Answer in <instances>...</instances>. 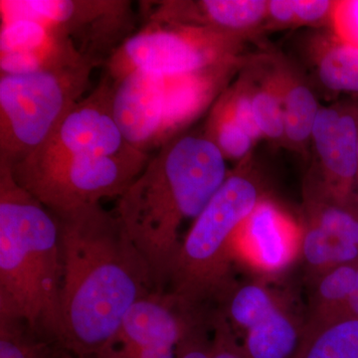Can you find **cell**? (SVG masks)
Wrapping results in <instances>:
<instances>
[{
	"label": "cell",
	"mask_w": 358,
	"mask_h": 358,
	"mask_svg": "<svg viewBox=\"0 0 358 358\" xmlns=\"http://www.w3.org/2000/svg\"><path fill=\"white\" fill-rule=\"evenodd\" d=\"M54 215L60 230L65 348L77 358H94L134 303L155 291L154 281L115 212L96 203Z\"/></svg>",
	"instance_id": "cell-1"
},
{
	"label": "cell",
	"mask_w": 358,
	"mask_h": 358,
	"mask_svg": "<svg viewBox=\"0 0 358 358\" xmlns=\"http://www.w3.org/2000/svg\"><path fill=\"white\" fill-rule=\"evenodd\" d=\"M229 176L226 159L204 134L176 136L157 150L117 199L115 214L145 258L155 292H166L179 229L201 213Z\"/></svg>",
	"instance_id": "cell-2"
},
{
	"label": "cell",
	"mask_w": 358,
	"mask_h": 358,
	"mask_svg": "<svg viewBox=\"0 0 358 358\" xmlns=\"http://www.w3.org/2000/svg\"><path fill=\"white\" fill-rule=\"evenodd\" d=\"M61 285L57 218L0 164V317L65 348Z\"/></svg>",
	"instance_id": "cell-3"
},
{
	"label": "cell",
	"mask_w": 358,
	"mask_h": 358,
	"mask_svg": "<svg viewBox=\"0 0 358 358\" xmlns=\"http://www.w3.org/2000/svg\"><path fill=\"white\" fill-rule=\"evenodd\" d=\"M261 199L255 181L243 173L229 174L193 221L171 265L166 291L186 310H208L212 303H223L234 288V235Z\"/></svg>",
	"instance_id": "cell-4"
},
{
	"label": "cell",
	"mask_w": 358,
	"mask_h": 358,
	"mask_svg": "<svg viewBox=\"0 0 358 358\" xmlns=\"http://www.w3.org/2000/svg\"><path fill=\"white\" fill-rule=\"evenodd\" d=\"M96 66L0 75V162L13 166L48 141L88 89Z\"/></svg>",
	"instance_id": "cell-5"
},
{
	"label": "cell",
	"mask_w": 358,
	"mask_h": 358,
	"mask_svg": "<svg viewBox=\"0 0 358 358\" xmlns=\"http://www.w3.org/2000/svg\"><path fill=\"white\" fill-rule=\"evenodd\" d=\"M243 34L176 23H145L106 62L113 82L131 72L192 74L238 64Z\"/></svg>",
	"instance_id": "cell-6"
},
{
	"label": "cell",
	"mask_w": 358,
	"mask_h": 358,
	"mask_svg": "<svg viewBox=\"0 0 358 358\" xmlns=\"http://www.w3.org/2000/svg\"><path fill=\"white\" fill-rule=\"evenodd\" d=\"M150 154L131 148L114 155L79 157L41 166L10 167L16 182L54 214L120 196L140 176Z\"/></svg>",
	"instance_id": "cell-7"
},
{
	"label": "cell",
	"mask_w": 358,
	"mask_h": 358,
	"mask_svg": "<svg viewBox=\"0 0 358 358\" xmlns=\"http://www.w3.org/2000/svg\"><path fill=\"white\" fill-rule=\"evenodd\" d=\"M0 11L1 21L32 17L48 23L98 67L136 33L128 0H1Z\"/></svg>",
	"instance_id": "cell-8"
},
{
	"label": "cell",
	"mask_w": 358,
	"mask_h": 358,
	"mask_svg": "<svg viewBox=\"0 0 358 358\" xmlns=\"http://www.w3.org/2000/svg\"><path fill=\"white\" fill-rule=\"evenodd\" d=\"M114 84L107 75L65 115L34 154L10 166H41L79 157L114 155L133 148L127 143L113 110Z\"/></svg>",
	"instance_id": "cell-9"
},
{
	"label": "cell",
	"mask_w": 358,
	"mask_h": 358,
	"mask_svg": "<svg viewBox=\"0 0 358 358\" xmlns=\"http://www.w3.org/2000/svg\"><path fill=\"white\" fill-rule=\"evenodd\" d=\"M113 84V110L127 143L145 154L159 150L166 143V78L136 71Z\"/></svg>",
	"instance_id": "cell-10"
},
{
	"label": "cell",
	"mask_w": 358,
	"mask_h": 358,
	"mask_svg": "<svg viewBox=\"0 0 358 358\" xmlns=\"http://www.w3.org/2000/svg\"><path fill=\"white\" fill-rule=\"evenodd\" d=\"M85 63L95 65L48 23L32 17L1 21L0 75L29 74Z\"/></svg>",
	"instance_id": "cell-11"
},
{
	"label": "cell",
	"mask_w": 358,
	"mask_h": 358,
	"mask_svg": "<svg viewBox=\"0 0 358 358\" xmlns=\"http://www.w3.org/2000/svg\"><path fill=\"white\" fill-rule=\"evenodd\" d=\"M324 178V192L338 201L357 199L358 109L320 108L312 138Z\"/></svg>",
	"instance_id": "cell-12"
},
{
	"label": "cell",
	"mask_w": 358,
	"mask_h": 358,
	"mask_svg": "<svg viewBox=\"0 0 358 358\" xmlns=\"http://www.w3.org/2000/svg\"><path fill=\"white\" fill-rule=\"evenodd\" d=\"M293 219L272 201L261 199L234 235L235 250L266 272H278L291 263L300 239Z\"/></svg>",
	"instance_id": "cell-13"
},
{
	"label": "cell",
	"mask_w": 358,
	"mask_h": 358,
	"mask_svg": "<svg viewBox=\"0 0 358 358\" xmlns=\"http://www.w3.org/2000/svg\"><path fill=\"white\" fill-rule=\"evenodd\" d=\"M145 23H176L213 28L243 34L268 16V1L263 0H200V1L145 2Z\"/></svg>",
	"instance_id": "cell-14"
},
{
	"label": "cell",
	"mask_w": 358,
	"mask_h": 358,
	"mask_svg": "<svg viewBox=\"0 0 358 358\" xmlns=\"http://www.w3.org/2000/svg\"><path fill=\"white\" fill-rule=\"evenodd\" d=\"M294 358H358V320L345 315H313L303 327Z\"/></svg>",
	"instance_id": "cell-15"
},
{
	"label": "cell",
	"mask_w": 358,
	"mask_h": 358,
	"mask_svg": "<svg viewBox=\"0 0 358 358\" xmlns=\"http://www.w3.org/2000/svg\"><path fill=\"white\" fill-rule=\"evenodd\" d=\"M303 329L277 308L260 324L247 331L242 348L248 358H294Z\"/></svg>",
	"instance_id": "cell-16"
},
{
	"label": "cell",
	"mask_w": 358,
	"mask_h": 358,
	"mask_svg": "<svg viewBox=\"0 0 358 358\" xmlns=\"http://www.w3.org/2000/svg\"><path fill=\"white\" fill-rule=\"evenodd\" d=\"M281 77L284 106L285 140L292 147L303 148L312 138L320 108L313 92L286 68H278Z\"/></svg>",
	"instance_id": "cell-17"
},
{
	"label": "cell",
	"mask_w": 358,
	"mask_h": 358,
	"mask_svg": "<svg viewBox=\"0 0 358 358\" xmlns=\"http://www.w3.org/2000/svg\"><path fill=\"white\" fill-rule=\"evenodd\" d=\"M0 358H77L21 320L0 317Z\"/></svg>",
	"instance_id": "cell-18"
},
{
	"label": "cell",
	"mask_w": 358,
	"mask_h": 358,
	"mask_svg": "<svg viewBox=\"0 0 358 358\" xmlns=\"http://www.w3.org/2000/svg\"><path fill=\"white\" fill-rule=\"evenodd\" d=\"M317 72L326 88L358 95V49L334 36L317 56Z\"/></svg>",
	"instance_id": "cell-19"
},
{
	"label": "cell",
	"mask_w": 358,
	"mask_h": 358,
	"mask_svg": "<svg viewBox=\"0 0 358 358\" xmlns=\"http://www.w3.org/2000/svg\"><path fill=\"white\" fill-rule=\"evenodd\" d=\"M301 252L308 265L322 274L345 264L358 263V247L308 223L301 237Z\"/></svg>",
	"instance_id": "cell-20"
},
{
	"label": "cell",
	"mask_w": 358,
	"mask_h": 358,
	"mask_svg": "<svg viewBox=\"0 0 358 358\" xmlns=\"http://www.w3.org/2000/svg\"><path fill=\"white\" fill-rule=\"evenodd\" d=\"M226 319L242 329L249 331L260 324L278 308L267 289L259 284L234 287L222 303Z\"/></svg>",
	"instance_id": "cell-21"
},
{
	"label": "cell",
	"mask_w": 358,
	"mask_h": 358,
	"mask_svg": "<svg viewBox=\"0 0 358 358\" xmlns=\"http://www.w3.org/2000/svg\"><path fill=\"white\" fill-rule=\"evenodd\" d=\"M251 103L262 138L285 140L284 106L279 69L268 75L260 88L251 92Z\"/></svg>",
	"instance_id": "cell-22"
},
{
	"label": "cell",
	"mask_w": 358,
	"mask_h": 358,
	"mask_svg": "<svg viewBox=\"0 0 358 358\" xmlns=\"http://www.w3.org/2000/svg\"><path fill=\"white\" fill-rule=\"evenodd\" d=\"M204 136L220 150L226 159H243L256 143L220 101L211 110Z\"/></svg>",
	"instance_id": "cell-23"
},
{
	"label": "cell",
	"mask_w": 358,
	"mask_h": 358,
	"mask_svg": "<svg viewBox=\"0 0 358 358\" xmlns=\"http://www.w3.org/2000/svg\"><path fill=\"white\" fill-rule=\"evenodd\" d=\"M358 263L345 264L320 274L315 289V315H345L346 303L355 288Z\"/></svg>",
	"instance_id": "cell-24"
},
{
	"label": "cell",
	"mask_w": 358,
	"mask_h": 358,
	"mask_svg": "<svg viewBox=\"0 0 358 358\" xmlns=\"http://www.w3.org/2000/svg\"><path fill=\"white\" fill-rule=\"evenodd\" d=\"M176 345L114 334L94 358H176Z\"/></svg>",
	"instance_id": "cell-25"
},
{
	"label": "cell",
	"mask_w": 358,
	"mask_h": 358,
	"mask_svg": "<svg viewBox=\"0 0 358 358\" xmlns=\"http://www.w3.org/2000/svg\"><path fill=\"white\" fill-rule=\"evenodd\" d=\"M329 20L334 37L358 49V0L334 1Z\"/></svg>",
	"instance_id": "cell-26"
},
{
	"label": "cell",
	"mask_w": 358,
	"mask_h": 358,
	"mask_svg": "<svg viewBox=\"0 0 358 358\" xmlns=\"http://www.w3.org/2000/svg\"><path fill=\"white\" fill-rule=\"evenodd\" d=\"M213 331V350L211 358H248L243 348L237 343L227 320L220 310H215L211 317Z\"/></svg>",
	"instance_id": "cell-27"
},
{
	"label": "cell",
	"mask_w": 358,
	"mask_h": 358,
	"mask_svg": "<svg viewBox=\"0 0 358 358\" xmlns=\"http://www.w3.org/2000/svg\"><path fill=\"white\" fill-rule=\"evenodd\" d=\"M334 3L329 0H293L294 23L313 24L329 18Z\"/></svg>",
	"instance_id": "cell-28"
},
{
	"label": "cell",
	"mask_w": 358,
	"mask_h": 358,
	"mask_svg": "<svg viewBox=\"0 0 358 358\" xmlns=\"http://www.w3.org/2000/svg\"><path fill=\"white\" fill-rule=\"evenodd\" d=\"M268 16L280 24L294 23L293 0H271V1H268Z\"/></svg>",
	"instance_id": "cell-29"
},
{
	"label": "cell",
	"mask_w": 358,
	"mask_h": 358,
	"mask_svg": "<svg viewBox=\"0 0 358 358\" xmlns=\"http://www.w3.org/2000/svg\"><path fill=\"white\" fill-rule=\"evenodd\" d=\"M345 315L358 320V266L355 288H353L345 307Z\"/></svg>",
	"instance_id": "cell-30"
},
{
	"label": "cell",
	"mask_w": 358,
	"mask_h": 358,
	"mask_svg": "<svg viewBox=\"0 0 358 358\" xmlns=\"http://www.w3.org/2000/svg\"><path fill=\"white\" fill-rule=\"evenodd\" d=\"M357 185H358V162H357Z\"/></svg>",
	"instance_id": "cell-31"
}]
</instances>
